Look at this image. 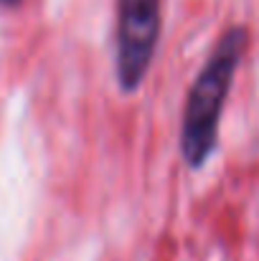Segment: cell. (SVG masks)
<instances>
[{
  "label": "cell",
  "mask_w": 259,
  "mask_h": 261,
  "mask_svg": "<svg viewBox=\"0 0 259 261\" xmlns=\"http://www.w3.org/2000/svg\"><path fill=\"white\" fill-rule=\"evenodd\" d=\"M160 36V0H117V82L135 91L148 76Z\"/></svg>",
  "instance_id": "7a4b0ae2"
},
{
  "label": "cell",
  "mask_w": 259,
  "mask_h": 261,
  "mask_svg": "<svg viewBox=\"0 0 259 261\" xmlns=\"http://www.w3.org/2000/svg\"><path fill=\"white\" fill-rule=\"evenodd\" d=\"M3 5H15V3H20V0H0Z\"/></svg>",
  "instance_id": "3957f363"
},
{
  "label": "cell",
  "mask_w": 259,
  "mask_h": 261,
  "mask_svg": "<svg viewBox=\"0 0 259 261\" xmlns=\"http://www.w3.org/2000/svg\"><path fill=\"white\" fill-rule=\"evenodd\" d=\"M247 46H249L247 28L244 25L229 28L219 38L216 48L211 51L208 61L203 64L188 91L180 122V152L193 170L203 168L211 152L216 150L221 112L234 84V74L247 54Z\"/></svg>",
  "instance_id": "6da1fadb"
}]
</instances>
